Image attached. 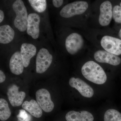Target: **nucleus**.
Here are the masks:
<instances>
[{
    "instance_id": "nucleus-1",
    "label": "nucleus",
    "mask_w": 121,
    "mask_h": 121,
    "mask_svg": "<svg viewBox=\"0 0 121 121\" xmlns=\"http://www.w3.org/2000/svg\"><path fill=\"white\" fill-rule=\"evenodd\" d=\"M81 71L84 78L95 84H104L107 79L106 74L102 68L94 61L90 60L85 63Z\"/></svg>"
},
{
    "instance_id": "nucleus-2",
    "label": "nucleus",
    "mask_w": 121,
    "mask_h": 121,
    "mask_svg": "<svg viewBox=\"0 0 121 121\" xmlns=\"http://www.w3.org/2000/svg\"><path fill=\"white\" fill-rule=\"evenodd\" d=\"M12 7L16 15L14 26L20 31L24 32L27 30L28 16L26 7L22 0H17L13 2Z\"/></svg>"
},
{
    "instance_id": "nucleus-3",
    "label": "nucleus",
    "mask_w": 121,
    "mask_h": 121,
    "mask_svg": "<svg viewBox=\"0 0 121 121\" xmlns=\"http://www.w3.org/2000/svg\"><path fill=\"white\" fill-rule=\"evenodd\" d=\"M89 5L86 1H78L66 5L60 11V16L64 18H69L84 13Z\"/></svg>"
},
{
    "instance_id": "nucleus-4",
    "label": "nucleus",
    "mask_w": 121,
    "mask_h": 121,
    "mask_svg": "<svg viewBox=\"0 0 121 121\" xmlns=\"http://www.w3.org/2000/svg\"><path fill=\"white\" fill-rule=\"evenodd\" d=\"M53 58L48 50L42 48L39 51L36 56V72L42 74L50 67L52 63Z\"/></svg>"
},
{
    "instance_id": "nucleus-5",
    "label": "nucleus",
    "mask_w": 121,
    "mask_h": 121,
    "mask_svg": "<svg viewBox=\"0 0 121 121\" xmlns=\"http://www.w3.org/2000/svg\"><path fill=\"white\" fill-rule=\"evenodd\" d=\"M101 44L106 51L115 55H121V39L110 36H105L101 40Z\"/></svg>"
},
{
    "instance_id": "nucleus-6",
    "label": "nucleus",
    "mask_w": 121,
    "mask_h": 121,
    "mask_svg": "<svg viewBox=\"0 0 121 121\" xmlns=\"http://www.w3.org/2000/svg\"><path fill=\"white\" fill-rule=\"evenodd\" d=\"M36 101L41 109L46 112H51L54 107L50 92L44 89H40L36 93Z\"/></svg>"
},
{
    "instance_id": "nucleus-7",
    "label": "nucleus",
    "mask_w": 121,
    "mask_h": 121,
    "mask_svg": "<svg viewBox=\"0 0 121 121\" xmlns=\"http://www.w3.org/2000/svg\"><path fill=\"white\" fill-rule=\"evenodd\" d=\"M83 43V39L81 35L76 33H71L66 39V49L69 54L74 55L82 48Z\"/></svg>"
},
{
    "instance_id": "nucleus-8",
    "label": "nucleus",
    "mask_w": 121,
    "mask_h": 121,
    "mask_svg": "<svg viewBox=\"0 0 121 121\" xmlns=\"http://www.w3.org/2000/svg\"><path fill=\"white\" fill-rule=\"evenodd\" d=\"M71 86L78 91L81 95L85 97H92L94 91L92 87L79 78H72L69 81Z\"/></svg>"
},
{
    "instance_id": "nucleus-9",
    "label": "nucleus",
    "mask_w": 121,
    "mask_h": 121,
    "mask_svg": "<svg viewBox=\"0 0 121 121\" xmlns=\"http://www.w3.org/2000/svg\"><path fill=\"white\" fill-rule=\"evenodd\" d=\"M100 14L99 22L103 26H108L110 23L113 17V9L112 4L109 1H105L100 5Z\"/></svg>"
},
{
    "instance_id": "nucleus-10",
    "label": "nucleus",
    "mask_w": 121,
    "mask_h": 121,
    "mask_svg": "<svg viewBox=\"0 0 121 121\" xmlns=\"http://www.w3.org/2000/svg\"><path fill=\"white\" fill-rule=\"evenodd\" d=\"M40 18L36 13H31L28 15L27 32L33 39H36L39 35V24Z\"/></svg>"
},
{
    "instance_id": "nucleus-11",
    "label": "nucleus",
    "mask_w": 121,
    "mask_h": 121,
    "mask_svg": "<svg viewBox=\"0 0 121 121\" xmlns=\"http://www.w3.org/2000/svg\"><path fill=\"white\" fill-rule=\"evenodd\" d=\"M95 60L99 63H106L113 66H117L121 63V58L104 50H98L94 54Z\"/></svg>"
},
{
    "instance_id": "nucleus-12",
    "label": "nucleus",
    "mask_w": 121,
    "mask_h": 121,
    "mask_svg": "<svg viewBox=\"0 0 121 121\" xmlns=\"http://www.w3.org/2000/svg\"><path fill=\"white\" fill-rule=\"evenodd\" d=\"M19 89L16 85H13L9 88L7 92L9 101L13 107L21 105L26 96L25 93L23 91H19Z\"/></svg>"
},
{
    "instance_id": "nucleus-13",
    "label": "nucleus",
    "mask_w": 121,
    "mask_h": 121,
    "mask_svg": "<svg viewBox=\"0 0 121 121\" xmlns=\"http://www.w3.org/2000/svg\"><path fill=\"white\" fill-rule=\"evenodd\" d=\"M24 67L20 52H15L11 56L9 61V67L11 72L14 74L19 75L23 73Z\"/></svg>"
},
{
    "instance_id": "nucleus-14",
    "label": "nucleus",
    "mask_w": 121,
    "mask_h": 121,
    "mask_svg": "<svg viewBox=\"0 0 121 121\" xmlns=\"http://www.w3.org/2000/svg\"><path fill=\"white\" fill-rule=\"evenodd\" d=\"M36 52V48L33 44L27 43L22 44L21 48L20 53L25 67L28 66L30 60L35 56Z\"/></svg>"
},
{
    "instance_id": "nucleus-15",
    "label": "nucleus",
    "mask_w": 121,
    "mask_h": 121,
    "mask_svg": "<svg viewBox=\"0 0 121 121\" xmlns=\"http://www.w3.org/2000/svg\"><path fill=\"white\" fill-rule=\"evenodd\" d=\"M65 118L67 121H93L94 120L93 115L86 111H69L66 114Z\"/></svg>"
},
{
    "instance_id": "nucleus-16",
    "label": "nucleus",
    "mask_w": 121,
    "mask_h": 121,
    "mask_svg": "<svg viewBox=\"0 0 121 121\" xmlns=\"http://www.w3.org/2000/svg\"><path fill=\"white\" fill-rule=\"evenodd\" d=\"M22 107L25 110L30 113L35 117L40 118L43 114L42 109L37 101L31 99L30 101H26L22 104Z\"/></svg>"
},
{
    "instance_id": "nucleus-17",
    "label": "nucleus",
    "mask_w": 121,
    "mask_h": 121,
    "mask_svg": "<svg viewBox=\"0 0 121 121\" xmlns=\"http://www.w3.org/2000/svg\"><path fill=\"white\" fill-rule=\"evenodd\" d=\"M15 32L13 29L8 25L0 27V43L2 44L9 43L13 40Z\"/></svg>"
},
{
    "instance_id": "nucleus-18",
    "label": "nucleus",
    "mask_w": 121,
    "mask_h": 121,
    "mask_svg": "<svg viewBox=\"0 0 121 121\" xmlns=\"http://www.w3.org/2000/svg\"><path fill=\"white\" fill-rule=\"evenodd\" d=\"M11 114V111L9 107L8 103L5 99H0V119L5 121L9 118Z\"/></svg>"
},
{
    "instance_id": "nucleus-19",
    "label": "nucleus",
    "mask_w": 121,
    "mask_h": 121,
    "mask_svg": "<svg viewBox=\"0 0 121 121\" xmlns=\"http://www.w3.org/2000/svg\"><path fill=\"white\" fill-rule=\"evenodd\" d=\"M104 121H121V113L114 109H108L104 114Z\"/></svg>"
},
{
    "instance_id": "nucleus-20",
    "label": "nucleus",
    "mask_w": 121,
    "mask_h": 121,
    "mask_svg": "<svg viewBox=\"0 0 121 121\" xmlns=\"http://www.w3.org/2000/svg\"><path fill=\"white\" fill-rule=\"evenodd\" d=\"M28 1L33 8L38 12L41 13L46 10L47 3L45 0H29Z\"/></svg>"
},
{
    "instance_id": "nucleus-21",
    "label": "nucleus",
    "mask_w": 121,
    "mask_h": 121,
    "mask_svg": "<svg viewBox=\"0 0 121 121\" xmlns=\"http://www.w3.org/2000/svg\"><path fill=\"white\" fill-rule=\"evenodd\" d=\"M113 17L117 23H121V2L120 6L116 5L113 9Z\"/></svg>"
},
{
    "instance_id": "nucleus-22",
    "label": "nucleus",
    "mask_w": 121,
    "mask_h": 121,
    "mask_svg": "<svg viewBox=\"0 0 121 121\" xmlns=\"http://www.w3.org/2000/svg\"><path fill=\"white\" fill-rule=\"evenodd\" d=\"M17 118L20 121H30L31 119L30 115L24 110L20 111L19 114L17 115Z\"/></svg>"
},
{
    "instance_id": "nucleus-23",
    "label": "nucleus",
    "mask_w": 121,
    "mask_h": 121,
    "mask_svg": "<svg viewBox=\"0 0 121 121\" xmlns=\"http://www.w3.org/2000/svg\"><path fill=\"white\" fill-rule=\"evenodd\" d=\"M63 0H53L52 1V4L54 7L56 8H59L62 6L63 3Z\"/></svg>"
},
{
    "instance_id": "nucleus-24",
    "label": "nucleus",
    "mask_w": 121,
    "mask_h": 121,
    "mask_svg": "<svg viewBox=\"0 0 121 121\" xmlns=\"http://www.w3.org/2000/svg\"><path fill=\"white\" fill-rule=\"evenodd\" d=\"M5 75L3 72L1 70L0 71V83L4 82L5 79Z\"/></svg>"
},
{
    "instance_id": "nucleus-25",
    "label": "nucleus",
    "mask_w": 121,
    "mask_h": 121,
    "mask_svg": "<svg viewBox=\"0 0 121 121\" xmlns=\"http://www.w3.org/2000/svg\"><path fill=\"white\" fill-rule=\"evenodd\" d=\"M4 18V13L1 10H0V23H1Z\"/></svg>"
},
{
    "instance_id": "nucleus-26",
    "label": "nucleus",
    "mask_w": 121,
    "mask_h": 121,
    "mask_svg": "<svg viewBox=\"0 0 121 121\" xmlns=\"http://www.w3.org/2000/svg\"><path fill=\"white\" fill-rule=\"evenodd\" d=\"M118 35H119V37H120V38L121 39V29H120V31H119Z\"/></svg>"
}]
</instances>
